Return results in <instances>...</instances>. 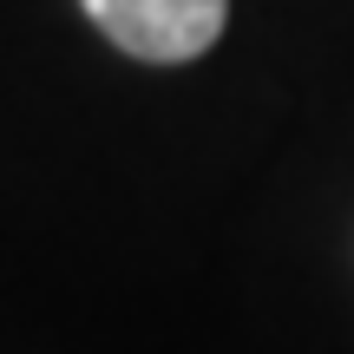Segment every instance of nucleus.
Returning a JSON list of instances; mask_svg holds the SVG:
<instances>
[{
	"label": "nucleus",
	"instance_id": "nucleus-1",
	"mask_svg": "<svg viewBox=\"0 0 354 354\" xmlns=\"http://www.w3.org/2000/svg\"><path fill=\"white\" fill-rule=\"evenodd\" d=\"M79 7L125 59L145 66L203 59L230 20V0H79Z\"/></svg>",
	"mask_w": 354,
	"mask_h": 354
}]
</instances>
